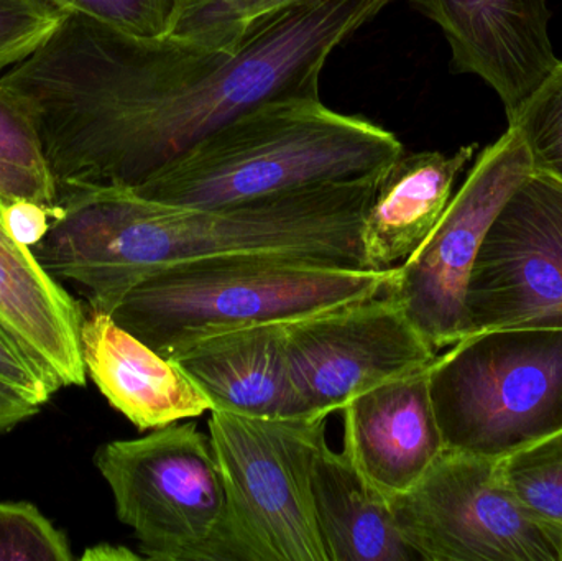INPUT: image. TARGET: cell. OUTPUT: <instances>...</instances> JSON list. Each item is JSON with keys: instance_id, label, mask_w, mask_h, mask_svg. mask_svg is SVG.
Instances as JSON below:
<instances>
[{"instance_id": "30", "label": "cell", "mask_w": 562, "mask_h": 561, "mask_svg": "<svg viewBox=\"0 0 562 561\" xmlns=\"http://www.w3.org/2000/svg\"><path fill=\"white\" fill-rule=\"evenodd\" d=\"M82 560H98V561H122V560H144L140 553L132 552L127 547L109 546V543H102V546L92 547L85 552L81 557Z\"/></svg>"}, {"instance_id": "4", "label": "cell", "mask_w": 562, "mask_h": 561, "mask_svg": "<svg viewBox=\"0 0 562 561\" xmlns=\"http://www.w3.org/2000/svg\"><path fill=\"white\" fill-rule=\"evenodd\" d=\"M386 270L294 256H234L160 270L132 287L109 315L171 358L206 336L288 323L333 306L380 295Z\"/></svg>"}, {"instance_id": "22", "label": "cell", "mask_w": 562, "mask_h": 561, "mask_svg": "<svg viewBox=\"0 0 562 561\" xmlns=\"http://www.w3.org/2000/svg\"><path fill=\"white\" fill-rule=\"evenodd\" d=\"M65 534L30 503H0V561H71Z\"/></svg>"}, {"instance_id": "25", "label": "cell", "mask_w": 562, "mask_h": 561, "mask_svg": "<svg viewBox=\"0 0 562 561\" xmlns=\"http://www.w3.org/2000/svg\"><path fill=\"white\" fill-rule=\"evenodd\" d=\"M0 160L52 178L32 115L22 99L3 85H0Z\"/></svg>"}, {"instance_id": "6", "label": "cell", "mask_w": 562, "mask_h": 561, "mask_svg": "<svg viewBox=\"0 0 562 561\" xmlns=\"http://www.w3.org/2000/svg\"><path fill=\"white\" fill-rule=\"evenodd\" d=\"M326 424L210 412L207 434L226 486L211 561H327L311 487Z\"/></svg>"}, {"instance_id": "24", "label": "cell", "mask_w": 562, "mask_h": 561, "mask_svg": "<svg viewBox=\"0 0 562 561\" xmlns=\"http://www.w3.org/2000/svg\"><path fill=\"white\" fill-rule=\"evenodd\" d=\"M63 12L81 13L135 36L168 33L181 0H46Z\"/></svg>"}, {"instance_id": "20", "label": "cell", "mask_w": 562, "mask_h": 561, "mask_svg": "<svg viewBox=\"0 0 562 561\" xmlns=\"http://www.w3.org/2000/svg\"><path fill=\"white\" fill-rule=\"evenodd\" d=\"M498 471L525 506L562 527V431L498 461Z\"/></svg>"}, {"instance_id": "29", "label": "cell", "mask_w": 562, "mask_h": 561, "mask_svg": "<svg viewBox=\"0 0 562 561\" xmlns=\"http://www.w3.org/2000/svg\"><path fill=\"white\" fill-rule=\"evenodd\" d=\"M40 405L26 399L7 382L0 381V435L15 428L22 422L35 417Z\"/></svg>"}, {"instance_id": "19", "label": "cell", "mask_w": 562, "mask_h": 561, "mask_svg": "<svg viewBox=\"0 0 562 561\" xmlns=\"http://www.w3.org/2000/svg\"><path fill=\"white\" fill-rule=\"evenodd\" d=\"M301 2L304 0H181L168 35L210 48L236 49L257 26Z\"/></svg>"}, {"instance_id": "1", "label": "cell", "mask_w": 562, "mask_h": 561, "mask_svg": "<svg viewBox=\"0 0 562 561\" xmlns=\"http://www.w3.org/2000/svg\"><path fill=\"white\" fill-rule=\"evenodd\" d=\"M393 0H304L236 49L135 36L66 12L29 58L0 75L42 142L56 193L135 190L237 115L272 99H319L337 46Z\"/></svg>"}, {"instance_id": "8", "label": "cell", "mask_w": 562, "mask_h": 561, "mask_svg": "<svg viewBox=\"0 0 562 561\" xmlns=\"http://www.w3.org/2000/svg\"><path fill=\"white\" fill-rule=\"evenodd\" d=\"M390 506L418 560L562 561V527L525 506L488 458L446 448Z\"/></svg>"}, {"instance_id": "13", "label": "cell", "mask_w": 562, "mask_h": 561, "mask_svg": "<svg viewBox=\"0 0 562 561\" xmlns=\"http://www.w3.org/2000/svg\"><path fill=\"white\" fill-rule=\"evenodd\" d=\"M429 368L382 382L342 408L344 453L389 500L415 486L446 450Z\"/></svg>"}, {"instance_id": "3", "label": "cell", "mask_w": 562, "mask_h": 561, "mask_svg": "<svg viewBox=\"0 0 562 561\" xmlns=\"http://www.w3.org/2000/svg\"><path fill=\"white\" fill-rule=\"evenodd\" d=\"M395 134L314 98L262 102L151 175L132 193L173 206L216 207L382 173Z\"/></svg>"}, {"instance_id": "12", "label": "cell", "mask_w": 562, "mask_h": 561, "mask_svg": "<svg viewBox=\"0 0 562 561\" xmlns=\"http://www.w3.org/2000/svg\"><path fill=\"white\" fill-rule=\"evenodd\" d=\"M445 33L454 71L475 75L508 121L557 68L547 0H408Z\"/></svg>"}, {"instance_id": "21", "label": "cell", "mask_w": 562, "mask_h": 561, "mask_svg": "<svg viewBox=\"0 0 562 561\" xmlns=\"http://www.w3.org/2000/svg\"><path fill=\"white\" fill-rule=\"evenodd\" d=\"M518 128L533 170L562 181V61L508 121Z\"/></svg>"}, {"instance_id": "11", "label": "cell", "mask_w": 562, "mask_h": 561, "mask_svg": "<svg viewBox=\"0 0 562 561\" xmlns=\"http://www.w3.org/2000/svg\"><path fill=\"white\" fill-rule=\"evenodd\" d=\"M283 329L294 384L314 417L327 418L439 355L386 293L283 323Z\"/></svg>"}, {"instance_id": "10", "label": "cell", "mask_w": 562, "mask_h": 561, "mask_svg": "<svg viewBox=\"0 0 562 561\" xmlns=\"http://www.w3.org/2000/svg\"><path fill=\"white\" fill-rule=\"evenodd\" d=\"M562 328V181L531 171L495 214L472 266L462 338Z\"/></svg>"}, {"instance_id": "23", "label": "cell", "mask_w": 562, "mask_h": 561, "mask_svg": "<svg viewBox=\"0 0 562 561\" xmlns=\"http://www.w3.org/2000/svg\"><path fill=\"white\" fill-rule=\"evenodd\" d=\"M65 13L46 0H0V72L29 58Z\"/></svg>"}, {"instance_id": "14", "label": "cell", "mask_w": 562, "mask_h": 561, "mask_svg": "<svg viewBox=\"0 0 562 561\" xmlns=\"http://www.w3.org/2000/svg\"><path fill=\"white\" fill-rule=\"evenodd\" d=\"M81 351L95 388L138 430L213 411V402L177 362L122 328L109 313L92 308L86 313Z\"/></svg>"}, {"instance_id": "27", "label": "cell", "mask_w": 562, "mask_h": 561, "mask_svg": "<svg viewBox=\"0 0 562 561\" xmlns=\"http://www.w3.org/2000/svg\"><path fill=\"white\" fill-rule=\"evenodd\" d=\"M53 206L32 200H7L2 206L3 223L19 243L36 246L52 223Z\"/></svg>"}, {"instance_id": "9", "label": "cell", "mask_w": 562, "mask_h": 561, "mask_svg": "<svg viewBox=\"0 0 562 561\" xmlns=\"http://www.w3.org/2000/svg\"><path fill=\"white\" fill-rule=\"evenodd\" d=\"M531 171L527 144L508 125L481 152L425 244L396 266L383 293L403 306L436 351L462 339L465 289L482 240L502 204Z\"/></svg>"}, {"instance_id": "15", "label": "cell", "mask_w": 562, "mask_h": 561, "mask_svg": "<svg viewBox=\"0 0 562 561\" xmlns=\"http://www.w3.org/2000/svg\"><path fill=\"white\" fill-rule=\"evenodd\" d=\"M0 197V326L56 389L82 388L85 308L7 229Z\"/></svg>"}, {"instance_id": "28", "label": "cell", "mask_w": 562, "mask_h": 561, "mask_svg": "<svg viewBox=\"0 0 562 561\" xmlns=\"http://www.w3.org/2000/svg\"><path fill=\"white\" fill-rule=\"evenodd\" d=\"M0 197L55 206L58 193L55 181L46 175L0 160Z\"/></svg>"}, {"instance_id": "2", "label": "cell", "mask_w": 562, "mask_h": 561, "mask_svg": "<svg viewBox=\"0 0 562 561\" xmlns=\"http://www.w3.org/2000/svg\"><path fill=\"white\" fill-rule=\"evenodd\" d=\"M380 175L216 207L155 203L124 188L59 191L33 253L105 313L147 277L200 260L294 256L363 267L360 233Z\"/></svg>"}, {"instance_id": "26", "label": "cell", "mask_w": 562, "mask_h": 561, "mask_svg": "<svg viewBox=\"0 0 562 561\" xmlns=\"http://www.w3.org/2000/svg\"><path fill=\"white\" fill-rule=\"evenodd\" d=\"M0 381L22 392L26 399L35 402L40 407L58 391L2 326H0Z\"/></svg>"}, {"instance_id": "16", "label": "cell", "mask_w": 562, "mask_h": 561, "mask_svg": "<svg viewBox=\"0 0 562 561\" xmlns=\"http://www.w3.org/2000/svg\"><path fill=\"white\" fill-rule=\"evenodd\" d=\"M170 359L196 382L213 408L254 418L314 417L291 374L283 323L206 336Z\"/></svg>"}, {"instance_id": "5", "label": "cell", "mask_w": 562, "mask_h": 561, "mask_svg": "<svg viewBox=\"0 0 562 561\" xmlns=\"http://www.w3.org/2000/svg\"><path fill=\"white\" fill-rule=\"evenodd\" d=\"M448 450L501 461L562 431V328L464 336L429 368Z\"/></svg>"}, {"instance_id": "7", "label": "cell", "mask_w": 562, "mask_h": 561, "mask_svg": "<svg viewBox=\"0 0 562 561\" xmlns=\"http://www.w3.org/2000/svg\"><path fill=\"white\" fill-rule=\"evenodd\" d=\"M94 463L144 560L211 561L226 486L210 434L177 422L102 445Z\"/></svg>"}, {"instance_id": "18", "label": "cell", "mask_w": 562, "mask_h": 561, "mask_svg": "<svg viewBox=\"0 0 562 561\" xmlns=\"http://www.w3.org/2000/svg\"><path fill=\"white\" fill-rule=\"evenodd\" d=\"M314 514L327 561H415L385 494L324 440L314 457Z\"/></svg>"}, {"instance_id": "17", "label": "cell", "mask_w": 562, "mask_h": 561, "mask_svg": "<svg viewBox=\"0 0 562 561\" xmlns=\"http://www.w3.org/2000/svg\"><path fill=\"white\" fill-rule=\"evenodd\" d=\"M475 150L477 144L464 145L452 155L403 150L382 171L360 233L363 269H392L425 244Z\"/></svg>"}]
</instances>
